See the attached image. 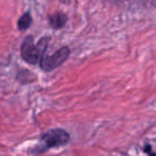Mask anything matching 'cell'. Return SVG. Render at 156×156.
<instances>
[{"mask_svg": "<svg viewBox=\"0 0 156 156\" xmlns=\"http://www.w3.org/2000/svg\"><path fill=\"white\" fill-rule=\"evenodd\" d=\"M70 55V49L68 47H62L55 51L53 54L48 56H44L39 63V67L44 71H52L55 68L60 67L68 60Z\"/></svg>", "mask_w": 156, "mask_h": 156, "instance_id": "3957f363", "label": "cell"}, {"mask_svg": "<svg viewBox=\"0 0 156 156\" xmlns=\"http://www.w3.org/2000/svg\"><path fill=\"white\" fill-rule=\"evenodd\" d=\"M68 18L65 13L63 12H55L53 14L48 16V23L49 26L54 30H60L65 27Z\"/></svg>", "mask_w": 156, "mask_h": 156, "instance_id": "277c9868", "label": "cell"}, {"mask_svg": "<svg viewBox=\"0 0 156 156\" xmlns=\"http://www.w3.org/2000/svg\"><path fill=\"white\" fill-rule=\"evenodd\" d=\"M70 141V135L63 129H52L41 136V141L31 150L34 155H39L53 148L64 147Z\"/></svg>", "mask_w": 156, "mask_h": 156, "instance_id": "7a4b0ae2", "label": "cell"}, {"mask_svg": "<svg viewBox=\"0 0 156 156\" xmlns=\"http://www.w3.org/2000/svg\"><path fill=\"white\" fill-rule=\"evenodd\" d=\"M33 18L29 12H26L25 14H23L20 16V18L17 21V28L19 31H26L28 30L32 25Z\"/></svg>", "mask_w": 156, "mask_h": 156, "instance_id": "5b68a950", "label": "cell"}, {"mask_svg": "<svg viewBox=\"0 0 156 156\" xmlns=\"http://www.w3.org/2000/svg\"><path fill=\"white\" fill-rule=\"evenodd\" d=\"M61 1H62V2H67L68 0H61Z\"/></svg>", "mask_w": 156, "mask_h": 156, "instance_id": "52a82bcc", "label": "cell"}, {"mask_svg": "<svg viewBox=\"0 0 156 156\" xmlns=\"http://www.w3.org/2000/svg\"><path fill=\"white\" fill-rule=\"evenodd\" d=\"M144 152L148 154V156H156V153L152 151V148H151L150 144H146L144 146Z\"/></svg>", "mask_w": 156, "mask_h": 156, "instance_id": "8992f818", "label": "cell"}, {"mask_svg": "<svg viewBox=\"0 0 156 156\" xmlns=\"http://www.w3.org/2000/svg\"><path fill=\"white\" fill-rule=\"evenodd\" d=\"M49 39L50 38L48 36H45L39 39L37 44H34V39H33L32 35L26 36L20 46L21 58L30 65L39 64L45 56L46 51H47Z\"/></svg>", "mask_w": 156, "mask_h": 156, "instance_id": "6da1fadb", "label": "cell"}]
</instances>
